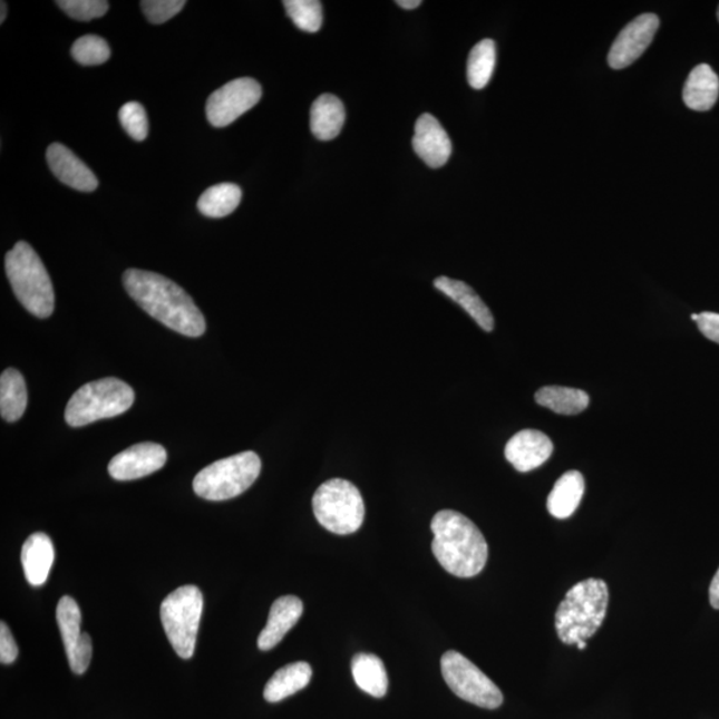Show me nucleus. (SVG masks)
Instances as JSON below:
<instances>
[{"label": "nucleus", "mask_w": 719, "mask_h": 719, "mask_svg": "<svg viewBox=\"0 0 719 719\" xmlns=\"http://www.w3.org/2000/svg\"><path fill=\"white\" fill-rule=\"evenodd\" d=\"M126 291L149 317L175 332L198 338L205 332V319L190 294L159 273L127 270L123 275Z\"/></svg>", "instance_id": "1"}, {"label": "nucleus", "mask_w": 719, "mask_h": 719, "mask_svg": "<svg viewBox=\"0 0 719 719\" xmlns=\"http://www.w3.org/2000/svg\"><path fill=\"white\" fill-rule=\"evenodd\" d=\"M431 551L445 571L460 579L483 572L488 561V543L482 531L468 517L445 509L431 519Z\"/></svg>", "instance_id": "2"}, {"label": "nucleus", "mask_w": 719, "mask_h": 719, "mask_svg": "<svg viewBox=\"0 0 719 719\" xmlns=\"http://www.w3.org/2000/svg\"><path fill=\"white\" fill-rule=\"evenodd\" d=\"M609 589L605 581L587 579L575 584L556 612L558 639L566 645H577L591 639L606 618Z\"/></svg>", "instance_id": "3"}, {"label": "nucleus", "mask_w": 719, "mask_h": 719, "mask_svg": "<svg viewBox=\"0 0 719 719\" xmlns=\"http://www.w3.org/2000/svg\"><path fill=\"white\" fill-rule=\"evenodd\" d=\"M6 273L13 293L27 311L40 319L51 317L55 307L51 279L29 243L19 242L7 253Z\"/></svg>", "instance_id": "4"}, {"label": "nucleus", "mask_w": 719, "mask_h": 719, "mask_svg": "<svg viewBox=\"0 0 719 719\" xmlns=\"http://www.w3.org/2000/svg\"><path fill=\"white\" fill-rule=\"evenodd\" d=\"M134 389L127 382L115 378L86 383L75 392L67 404L66 421L78 428L103 419L123 415L133 407Z\"/></svg>", "instance_id": "5"}, {"label": "nucleus", "mask_w": 719, "mask_h": 719, "mask_svg": "<svg viewBox=\"0 0 719 719\" xmlns=\"http://www.w3.org/2000/svg\"><path fill=\"white\" fill-rule=\"evenodd\" d=\"M262 461L255 451H243L208 465L194 479L198 497L210 502H224L242 495L256 482Z\"/></svg>", "instance_id": "6"}, {"label": "nucleus", "mask_w": 719, "mask_h": 719, "mask_svg": "<svg viewBox=\"0 0 719 719\" xmlns=\"http://www.w3.org/2000/svg\"><path fill=\"white\" fill-rule=\"evenodd\" d=\"M314 517L321 526L334 534L358 532L365 522L366 506L361 493L351 482L332 478L314 493Z\"/></svg>", "instance_id": "7"}, {"label": "nucleus", "mask_w": 719, "mask_h": 719, "mask_svg": "<svg viewBox=\"0 0 719 719\" xmlns=\"http://www.w3.org/2000/svg\"><path fill=\"white\" fill-rule=\"evenodd\" d=\"M203 594L195 585H184L162 602L161 619L177 655L190 660L195 653L198 623L203 613Z\"/></svg>", "instance_id": "8"}, {"label": "nucleus", "mask_w": 719, "mask_h": 719, "mask_svg": "<svg viewBox=\"0 0 719 719\" xmlns=\"http://www.w3.org/2000/svg\"><path fill=\"white\" fill-rule=\"evenodd\" d=\"M441 673L450 690L461 700L484 709L502 707V690L461 653L455 650L445 653L441 659Z\"/></svg>", "instance_id": "9"}, {"label": "nucleus", "mask_w": 719, "mask_h": 719, "mask_svg": "<svg viewBox=\"0 0 719 719\" xmlns=\"http://www.w3.org/2000/svg\"><path fill=\"white\" fill-rule=\"evenodd\" d=\"M262 86L255 79L240 78L230 81L212 94L207 100V119L214 127H227L250 111L262 99Z\"/></svg>", "instance_id": "10"}, {"label": "nucleus", "mask_w": 719, "mask_h": 719, "mask_svg": "<svg viewBox=\"0 0 719 719\" xmlns=\"http://www.w3.org/2000/svg\"><path fill=\"white\" fill-rule=\"evenodd\" d=\"M57 621L71 670L75 674L86 673L93 659V641L90 635L81 633L80 608L70 595L60 599Z\"/></svg>", "instance_id": "11"}, {"label": "nucleus", "mask_w": 719, "mask_h": 719, "mask_svg": "<svg viewBox=\"0 0 719 719\" xmlns=\"http://www.w3.org/2000/svg\"><path fill=\"white\" fill-rule=\"evenodd\" d=\"M660 29V19L654 13H642L628 26L623 27L618 39L608 55L609 66L613 70H622L633 65L641 57L650 43L653 42Z\"/></svg>", "instance_id": "12"}, {"label": "nucleus", "mask_w": 719, "mask_h": 719, "mask_svg": "<svg viewBox=\"0 0 719 719\" xmlns=\"http://www.w3.org/2000/svg\"><path fill=\"white\" fill-rule=\"evenodd\" d=\"M167 463V451L159 444L140 443L120 451L108 465L109 475L118 482H132L155 474Z\"/></svg>", "instance_id": "13"}, {"label": "nucleus", "mask_w": 719, "mask_h": 719, "mask_svg": "<svg viewBox=\"0 0 719 719\" xmlns=\"http://www.w3.org/2000/svg\"><path fill=\"white\" fill-rule=\"evenodd\" d=\"M553 443L543 431L525 429L511 438L505 447V457L516 470L526 474L550 460Z\"/></svg>", "instance_id": "14"}, {"label": "nucleus", "mask_w": 719, "mask_h": 719, "mask_svg": "<svg viewBox=\"0 0 719 719\" xmlns=\"http://www.w3.org/2000/svg\"><path fill=\"white\" fill-rule=\"evenodd\" d=\"M414 148L431 168L447 164L451 155V142L447 132L434 115L424 114L416 122Z\"/></svg>", "instance_id": "15"}, {"label": "nucleus", "mask_w": 719, "mask_h": 719, "mask_svg": "<svg viewBox=\"0 0 719 719\" xmlns=\"http://www.w3.org/2000/svg\"><path fill=\"white\" fill-rule=\"evenodd\" d=\"M47 163L52 174L66 186L81 192H93L99 186L93 171L60 143H54L47 149Z\"/></svg>", "instance_id": "16"}, {"label": "nucleus", "mask_w": 719, "mask_h": 719, "mask_svg": "<svg viewBox=\"0 0 719 719\" xmlns=\"http://www.w3.org/2000/svg\"><path fill=\"white\" fill-rule=\"evenodd\" d=\"M303 612V601L294 595H283L273 602L269 621L258 639L259 649L271 650L279 645L285 634L297 625Z\"/></svg>", "instance_id": "17"}, {"label": "nucleus", "mask_w": 719, "mask_h": 719, "mask_svg": "<svg viewBox=\"0 0 719 719\" xmlns=\"http://www.w3.org/2000/svg\"><path fill=\"white\" fill-rule=\"evenodd\" d=\"M26 580L32 586L43 585L50 574L55 560L52 541L45 533H33L20 553Z\"/></svg>", "instance_id": "18"}, {"label": "nucleus", "mask_w": 719, "mask_h": 719, "mask_svg": "<svg viewBox=\"0 0 719 719\" xmlns=\"http://www.w3.org/2000/svg\"><path fill=\"white\" fill-rule=\"evenodd\" d=\"M434 285L438 291L443 292L445 297L454 300L455 303L460 305L463 310L467 311L469 317L483 328L485 332H492L495 328V319L488 308L472 290L468 284L460 282V280L449 279L447 276L437 278Z\"/></svg>", "instance_id": "19"}, {"label": "nucleus", "mask_w": 719, "mask_h": 719, "mask_svg": "<svg viewBox=\"0 0 719 719\" xmlns=\"http://www.w3.org/2000/svg\"><path fill=\"white\" fill-rule=\"evenodd\" d=\"M719 96V78L709 65H700L690 72L683 87V101L698 113L709 111Z\"/></svg>", "instance_id": "20"}, {"label": "nucleus", "mask_w": 719, "mask_h": 719, "mask_svg": "<svg viewBox=\"0 0 719 719\" xmlns=\"http://www.w3.org/2000/svg\"><path fill=\"white\" fill-rule=\"evenodd\" d=\"M346 123V108L334 95L324 94L311 108V129L314 138L328 142L338 138Z\"/></svg>", "instance_id": "21"}, {"label": "nucleus", "mask_w": 719, "mask_h": 719, "mask_svg": "<svg viewBox=\"0 0 719 719\" xmlns=\"http://www.w3.org/2000/svg\"><path fill=\"white\" fill-rule=\"evenodd\" d=\"M585 493V479L579 470L566 472L553 486L547 497V511L558 519L570 518L581 504Z\"/></svg>", "instance_id": "22"}, {"label": "nucleus", "mask_w": 719, "mask_h": 719, "mask_svg": "<svg viewBox=\"0 0 719 719\" xmlns=\"http://www.w3.org/2000/svg\"><path fill=\"white\" fill-rule=\"evenodd\" d=\"M311 678L312 668L307 662H294L279 669L269 683L265 684V701L275 703L297 694L298 691L308 687Z\"/></svg>", "instance_id": "23"}, {"label": "nucleus", "mask_w": 719, "mask_h": 719, "mask_svg": "<svg viewBox=\"0 0 719 719\" xmlns=\"http://www.w3.org/2000/svg\"><path fill=\"white\" fill-rule=\"evenodd\" d=\"M352 676L356 684L375 698H382L388 691V674L378 655L360 653L352 660Z\"/></svg>", "instance_id": "24"}, {"label": "nucleus", "mask_w": 719, "mask_h": 719, "mask_svg": "<svg viewBox=\"0 0 719 719\" xmlns=\"http://www.w3.org/2000/svg\"><path fill=\"white\" fill-rule=\"evenodd\" d=\"M534 399L554 414L565 416L584 412L589 406V396L584 390L558 386L538 389Z\"/></svg>", "instance_id": "25"}, {"label": "nucleus", "mask_w": 719, "mask_h": 719, "mask_svg": "<svg viewBox=\"0 0 719 719\" xmlns=\"http://www.w3.org/2000/svg\"><path fill=\"white\" fill-rule=\"evenodd\" d=\"M27 408V388L22 373L6 369L0 378V415L9 422L18 421Z\"/></svg>", "instance_id": "26"}, {"label": "nucleus", "mask_w": 719, "mask_h": 719, "mask_svg": "<svg viewBox=\"0 0 719 719\" xmlns=\"http://www.w3.org/2000/svg\"><path fill=\"white\" fill-rule=\"evenodd\" d=\"M242 196L243 192L236 184H216V186L205 191L198 198L197 208L207 217H225L239 207Z\"/></svg>", "instance_id": "27"}, {"label": "nucleus", "mask_w": 719, "mask_h": 719, "mask_svg": "<svg viewBox=\"0 0 719 719\" xmlns=\"http://www.w3.org/2000/svg\"><path fill=\"white\" fill-rule=\"evenodd\" d=\"M496 43L492 39H484L477 43L469 54L468 81L475 90H483L488 86L496 67Z\"/></svg>", "instance_id": "28"}, {"label": "nucleus", "mask_w": 719, "mask_h": 719, "mask_svg": "<svg viewBox=\"0 0 719 719\" xmlns=\"http://www.w3.org/2000/svg\"><path fill=\"white\" fill-rule=\"evenodd\" d=\"M288 17L305 32H318L323 25V6L319 0H285Z\"/></svg>", "instance_id": "29"}, {"label": "nucleus", "mask_w": 719, "mask_h": 719, "mask_svg": "<svg viewBox=\"0 0 719 719\" xmlns=\"http://www.w3.org/2000/svg\"><path fill=\"white\" fill-rule=\"evenodd\" d=\"M71 55L81 66H99L111 57V48L100 37L85 36L72 45Z\"/></svg>", "instance_id": "30"}, {"label": "nucleus", "mask_w": 719, "mask_h": 719, "mask_svg": "<svg viewBox=\"0 0 719 719\" xmlns=\"http://www.w3.org/2000/svg\"><path fill=\"white\" fill-rule=\"evenodd\" d=\"M123 128L136 142L146 140L148 135V118L146 109L138 101H129L119 111Z\"/></svg>", "instance_id": "31"}, {"label": "nucleus", "mask_w": 719, "mask_h": 719, "mask_svg": "<svg viewBox=\"0 0 719 719\" xmlns=\"http://www.w3.org/2000/svg\"><path fill=\"white\" fill-rule=\"evenodd\" d=\"M57 4L68 17L80 22L101 18L109 9L106 0H59Z\"/></svg>", "instance_id": "32"}, {"label": "nucleus", "mask_w": 719, "mask_h": 719, "mask_svg": "<svg viewBox=\"0 0 719 719\" xmlns=\"http://www.w3.org/2000/svg\"><path fill=\"white\" fill-rule=\"evenodd\" d=\"M140 6L150 23L162 25L177 16L186 2L184 0H143Z\"/></svg>", "instance_id": "33"}, {"label": "nucleus", "mask_w": 719, "mask_h": 719, "mask_svg": "<svg viewBox=\"0 0 719 719\" xmlns=\"http://www.w3.org/2000/svg\"><path fill=\"white\" fill-rule=\"evenodd\" d=\"M18 657V645L6 622L0 623V662L10 665Z\"/></svg>", "instance_id": "34"}, {"label": "nucleus", "mask_w": 719, "mask_h": 719, "mask_svg": "<svg viewBox=\"0 0 719 719\" xmlns=\"http://www.w3.org/2000/svg\"><path fill=\"white\" fill-rule=\"evenodd\" d=\"M697 326L705 338L719 344V313L703 312L698 314Z\"/></svg>", "instance_id": "35"}, {"label": "nucleus", "mask_w": 719, "mask_h": 719, "mask_svg": "<svg viewBox=\"0 0 719 719\" xmlns=\"http://www.w3.org/2000/svg\"><path fill=\"white\" fill-rule=\"evenodd\" d=\"M709 597L711 606L719 609V570L716 573L713 581H711Z\"/></svg>", "instance_id": "36"}, {"label": "nucleus", "mask_w": 719, "mask_h": 719, "mask_svg": "<svg viewBox=\"0 0 719 719\" xmlns=\"http://www.w3.org/2000/svg\"><path fill=\"white\" fill-rule=\"evenodd\" d=\"M404 10H415L417 7L421 6V0H399L397 2Z\"/></svg>", "instance_id": "37"}, {"label": "nucleus", "mask_w": 719, "mask_h": 719, "mask_svg": "<svg viewBox=\"0 0 719 719\" xmlns=\"http://www.w3.org/2000/svg\"><path fill=\"white\" fill-rule=\"evenodd\" d=\"M0 6H2L0 7V9H2V16H0V23H4L6 16H7V4L6 2H2V4Z\"/></svg>", "instance_id": "38"}, {"label": "nucleus", "mask_w": 719, "mask_h": 719, "mask_svg": "<svg viewBox=\"0 0 719 719\" xmlns=\"http://www.w3.org/2000/svg\"><path fill=\"white\" fill-rule=\"evenodd\" d=\"M579 650H585L586 649V641H581L577 643Z\"/></svg>", "instance_id": "39"}, {"label": "nucleus", "mask_w": 719, "mask_h": 719, "mask_svg": "<svg viewBox=\"0 0 719 719\" xmlns=\"http://www.w3.org/2000/svg\"><path fill=\"white\" fill-rule=\"evenodd\" d=\"M691 320H694V321H696V323H697L698 314H696V313H694V314H691Z\"/></svg>", "instance_id": "40"}, {"label": "nucleus", "mask_w": 719, "mask_h": 719, "mask_svg": "<svg viewBox=\"0 0 719 719\" xmlns=\"http://www.w3.org/2000/svg\"><path fill=\"white\" fill-rule=\"evenodd\" d=\"M717 17H718V20H719V7H718V11H717Z\"/></svg>", "instance_id": "41"}]
</instances>
